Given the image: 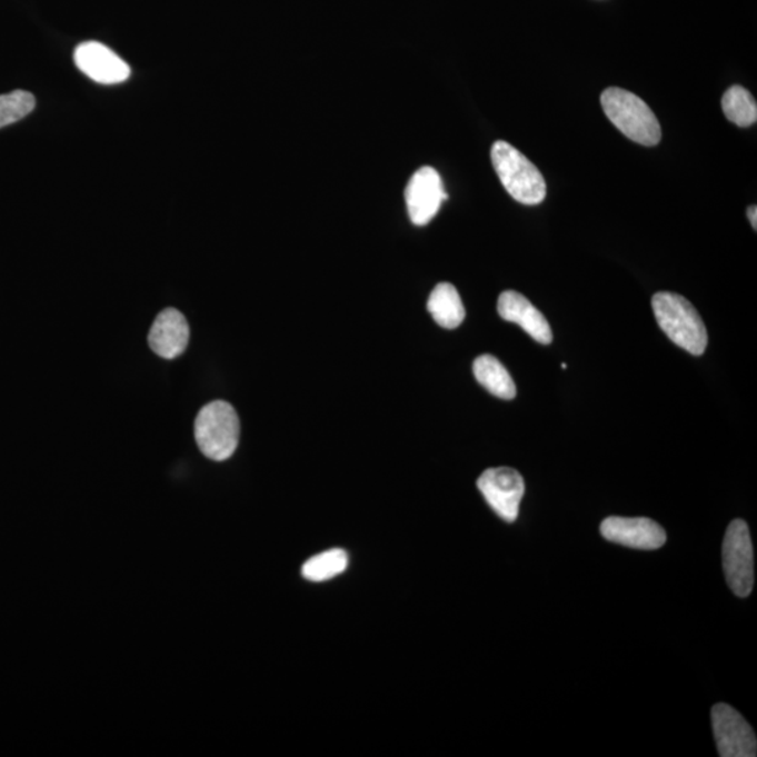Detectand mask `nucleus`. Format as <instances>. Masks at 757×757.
Here are the masks:
<instances>
[{"label": "nucleus", "mask_w": 757, "mask_h": 757, "mask_svg": "<svg viewBox=\"0 0 757 757\" xmlns=\"http://www.w3.org/2000/svg\"><path fill=\"white\" fill-rule=\"evenodd\" d=\"M472 373H475L477 382L498 399L512 400L517 397V385H515L512 376L509 375L501 361L490 353L476 358L475 363H472Z\"/></svg>", "instance_id": "14"}, {"label": "nucleus", "mask_w": 757, "mask_h": 757, "mask_svg": "<svg viewBox=\"0 0 757 757\" xmlns=\"http://www.w3.org/2000/svg\"><path fill=\"white\" fill-rule=\"evenodd\" d=\"M498 313L504 320L522 327L535 341L549 346L552 330L549 321L522 293L505 291L498 299Z\"/></svg>", "instance_id": "11"}, {"label": "nucleus", "mask_w": 757, "mask_h": 757, "mask_svg": "<svg viewBox=\"0 0 757 757\" xmlns=\"http://www.w3.org/2000/svg\"><path fill=\"white\" fill-rule=\"evenodd\" d=\"M723 567L728 587L739 598H748L754 590V546L748 525L735 519L729 524L723 544Z\"/></svg>", "instance_id": "5"}, {"label": "nucleus", "mask_w": 757, "mask_h": 757, "mask_svg": "<svg viewBox=\"0 0 757 757\" xmlns=\"http://www.w3.org/2000/svg\"><path fill=\"white\" fill-rule=\"evenodd\" d=\"M195 434L203 456L215 461L232 458L240 439L238 412L228 401L209 402L198 412Z\"/></svg>", "instance_id": "4"}, {"label": "nucleus", "mask_w": 757, "mask_h": 757, "mask_svg": "<svg viewBox=\"0 0 757 757\" xmlns=\"http://www.w3.org/2000/svg\"><path fill=\"white\" fill-rule=\"evenodd\" d=\"M748 218H749V222H750L751 227H754V229H757V208L755 206L749 207Z\"/></svg>", "instance_id": "18"}, {"label": "nucleus", "mask_w": 757, "mask_h": 757, "mask_svg": "<svg viewBox=\"0 0 757 757\" xmlns=\"http://www.w3.org/2000/svg\"><path fill=\"white\" fill-rule=\"evenodd\" d=\"M491 160L505 190L524 206H538L546 198L545 177L522 152L511 143L497 141L491 148Z\"/></svg>", "instance_id": "3"}, {"label": "nucleus", "mask_w": 757, "mask_h": 757, "mask_svg": "<svg viewBox=\"0 0 757 757\" xmlns=\"http://www.w3.org/2000/svg\"><path fill=\"white\" fill-rule=\"evenodd\" d=\"M34 96L24 90L0 96V128L23 120L34 110Z\"/></svg>", "instance_id": "17"}, {"label": "nucleus", "mask_w": 757, "mask_h": 757, "mask_svg": "<svg viewBox=\"0 0 757 757\" xmlns=\"http://www.w3.org/2000/svg\"><path fill=\"white\" fill-rule=\"evenodd\" d=\"M477 487L492 511L505 522L512 524L518 519L525 494V480L519 471L511 467L487 469L477 480Z\"/></svg>", "instance_id": "6"}, {"label": "nucleus", "mask_w": 757, "mask_h": 757, "mask_svg": "<svg viewBox=\"0 0 757 757\" xmlns=\"http://www.w3.org/2000/svg\"><path fill=\"white\" fill-rule=\"evenodd\" d=\"M653 309L660 329L676 346L691 356L705 353L708 335L705 321L689 300L673 292H658L653 298Z\"/></svg>", "instance_id": "1"}, {"label": "nucleus", "mask_w": 757, "mask_h": 757, "mask_svg": "<svg viewBox=\"0 0 757 757\" xmlns=\"http://www.w3.org/2000/svg\"><path fill=\"white\" fill-rule=\"evenodd\" d=\"M149 347L165 359L180 357L190 341V327L185 316L176 309L160 311L149 331Z\"/></svg>", "instance_id": "12"}, {"label": "nucleus", "mask_w": 757, "mask_h": 757, "mask_svg": "<svg viewBox=\"0 0 757 757\" xmlns=\"http://www.w3.org/2000/svg\"><path fill=\"white\" fill-rule=\"evenodd\" d=\"M711 721L719 756L755 757L757 755V740L754 729L731 706H714Z\"/></svg>", "instance_id": "7"}, {"label": "nucleus", "mask_w": 757, "mask_h": 757, "mask_svg": "<svg viewBox=\"0 0 757 757\" xmlns=\"http://www.w3.org/2000/svg\"><path fill=\"white\" fill-rule=\"evenodd\" d=\"M448 200L442 179L434 168H421L411 176L406 188L408 217L417 227H426Z\"/></svg>", "instance_id": "8"}, {"label": "nucleus", "mask_w": 757, "mask_h": 757, "mask_svg": "<svg viewBox=\"0 0 757 757\" xmlns=\"http://www.w3.org/2000/svg\"><path fill=\"white\" fill-rule=\"evenodd\" d=\"M723 111L728 121L740 128L755 126L757 104L754 96L743 86H731L723 96Z\"/></svg>", "instance_id": "15"}, {"label": "nucleus", "mask_w": 757, "mask_h": 757, "mask_svg": "<svg viewBox=\"0 0 757 757\" xmlns=\"http://www.w3.org/2000/svg\"><path fill=\"white\" fill-rule=\"evenodd\" d=\"M427 308L435 323L444 329L454 330L464 323L466 318V309L458 289L449 282H440L434 288Z\"/></svg>", "instance_id": "13"}, {"label": "nucleus", "mask_w": 757, "mask_h": 757, "mask_svg": "<svg viewBox=\"0 0 757 757\" xmlns=\"http://www.w3.org/2000/svg\"><path fill=\"white\" fill-rule=\"evenodd\" d=\"M600 534L611 544L637 550H657L667 544L663 526L648 518H606L600 525Z\"/></svg>", "instance_id": "9"}, {"label": "nucleus", "mask_w": 757, "mask_h": 757, "mask_svg": "<svg viewBox=\"0 0 757 757\" xmlns=\"http://www.w3.org/2000/svg\"><path fill=\"white\" fill-rule=\"evenodd\" d=\"M348 567L347 552L332 549L309 558L302 567V576L311 582H325L340 576Z\"/></svg>", "instance_id": "16"}, {"label": "nucleus", "mask_w": 757, "mask_h": 757, "mask_svg": "<svg viewBox=\"0 0 757 757\" xmlns=\"http://www.w3.org/2000/svg\"><path fill=\"white\" fill-rule=\"evenodd\" d=\"M606 117L633 142L655 147L663 138L658 118L646 101L631 91L619 88L606 89L600 98Z\"/></svg>", "instance_id": "2"}, {"label": "nucleus", "mask_w": 757, "mask_h": 757, "mask_svg": "<svg viewBox=\"0 0 757 757\" xmlns=\"http://www.w3.org/2000/svg\"><path fill=\"white\" fill-rule=\"evenodd\" d=\"M74 63L86 77L101 84H118L131 77V68L109 47L98 41L78 46L73 53Z\"/></svg>", "instance_id": "10"}]
</instances>
